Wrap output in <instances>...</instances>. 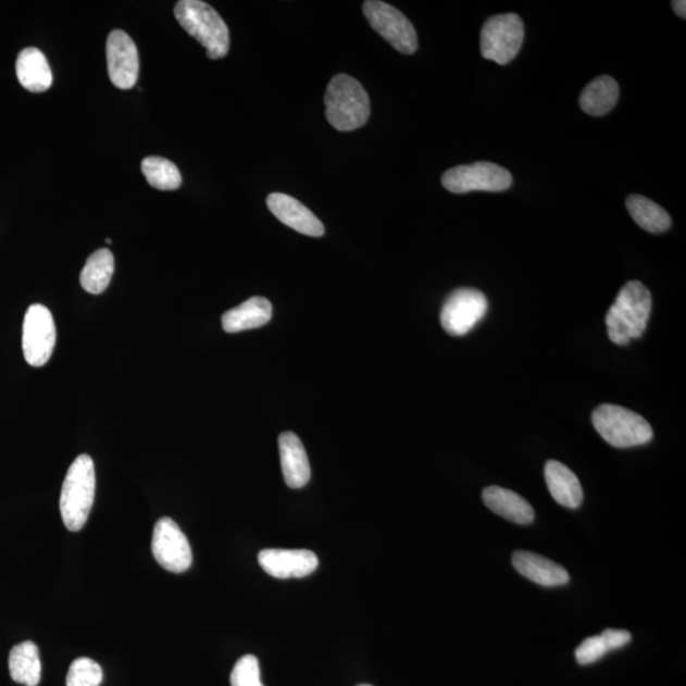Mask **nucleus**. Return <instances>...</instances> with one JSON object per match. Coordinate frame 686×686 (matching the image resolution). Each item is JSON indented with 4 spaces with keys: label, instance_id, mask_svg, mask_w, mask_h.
<instances>
[{
    "label": "nucleus",
    "instance_id": "ddd939ff",
    "mask_svg": "<svg viewBox=\"0 0 686 686\" xmlns=\"http://www.w3.org/2000/svg\"><path fill=\"white\" fill-rule=\"evenodd\" d=\"M263 571L276 578H301L319 567V557L305 549H265L259 554Z\"/></svg>",
    "mask_w": 686,
    "mask_h": 686
},
{
    "label": "nucleus",
    "instance_id": "7c9ffc66",
    "mask_svg": "<svg viewBox=\"0 0 686 686\" xmlns=\"http://www.w3.org/2000/svg\"><path fill=\"white\" fill-rule=\"evenodd\" d=\"M359 686H372V685H366V684H365V685H359Z\"/></svg>",
    "mask_w": 686,
    "mask_h": 686
},
{
    "label": "nucleus",
    "instance_id": "412c9836",
    "mask_svg": "<svg viewBox=\"0 0 686 686\" xmlns=\"http://www.w3.org/2000/svg\"><path fill=\"white\" fill-rule=\"evenodd\" d=\"M620 86L609 75H601L585 87L579 96V108L590 116H604L615 108Z\"/></svg>",
    "mask_w": 686,
    "mask_h": 686
},
{
    "label": "nucleus",
    "instance_id": "7ed1b4c3",
    "mask_svg": "<svg viewBox=\"0 0 686 686\" xmlns=\"http://www.w3.org/2000/svg\"><path fill=\"white\" fill-rule=\"evenodd\" d=\"M95 495V463L89 456H79L67 470L60 495V512L67 531L79 532L86 525Z\"/></svg>",
    "mask_w": 686,
    "mask_h": 686
},
{
    "label": "nucleus",
    "instance_id": "6ab92c4d",
    "mask_svg": "<svg viewBox=\"0 0 686 686\" xmlns=\"http://www.w3.org/2000/svg\"><path fill=\"white\" fill-rule=\"evenodd\" d=\"M546 481L550 495L564 508L577 509L583 503L584 492L576 474L569 466L549 461L546 464Z\"/></svg>",
    "mask_w": 686,
    "mask_h": 686
},
{
    "label": "nucleus",
    "instance_id": "f3484780",
    "mask_svg": "<svg viewBox=\"0 0 686 686\" xmlns=\"http://www.w3.org/2000/svg\"><path fill=\"white\" fill-rule=\"evenodd\" d=\"M486 507L509 522L529 525L535 517L531 503L510 489L491 486L482 494Z\"/></svg>",
    "mask_w": 686,
    "mask_h": 686
},
{
    "label": "nucleus",
    "instance_id": "b1692460",
    "mask_svg": "<svg viewBox=\"0 0 686 686\" xmlns=\"http://www.w3.org/2000/svg\"><path fill=\"white\" fill-rule=\"evenodd\" d=\"M625 203L633 221L646 232L659 235L670 228L671 217L666 211L645 196L632 195Z\"/></svg>",
    "mask_w": 686,
    "mask_h": 686
},
{
    "label": "nucleus",
    "instance_id": "1a4fd4ad",
    "mask_svg": "<svg viewBox=\"0 0 686 686\" xmlns=\"http://www.w3.org/2000/svg\"><path fill=\"white\" fill-rule=\"evenodd\" d=\"M57 344L54 316L42 304L27 309L22 332V350L27 363L41 367L49 363Z\"/></svg>",
    "mask_w": 686,
    "mask_h": 686
},
{
    "label": "nucleus",
    "instance_id": "39448f33",
    "mask_svg": "<svg viewBox=\"0 0 686 686\" xmlns=\"http://www.w3.org/2000/svg\"><path fill=\"white\" fill-rule=\"evenodd\" d=\"M595 429L614 448H633L650 442L653 429L640 414L615 404H601L593 412Z\"/></svg>",
    "mask_w": 686,
    "mask_h": 686
},
{
    "label": "nucleus",
    "instance_id": "dca6fc26",
    "mask_svg": "<svg viewBox=\"0 0 686 686\" xmlns=\"http://www.w3.org/2000/svg\"><path fill=\"white\" fill-rule=\"evenodd\" d=\"M512 564L519 574L529 578L531 582L546 587L563 586L569 584L570 575L562 565L548 560L537 553L517 550L512 556Z\"/></svg>",
    "mask_w": 686,
    "mask_h": 686
},
{
    "label": "nucleus",
    "instance_id": "c85d7f7f",
    "mask_svg": "<svg viewBox=\"0 0 686 686\" xmlns=\"http://www.w3.org/2000/svg\"><path fill=\"white\" fill-rule=\"evenodd\" d=\"M600 636L604 639L609 651L627 646L632 639L631 633L623 629H607Z\"/></svg>",
    "mask_w": 686,
    "mask_h": 686
},
{
    "label": "nucleus",
    "instance_id": "5701e85b",
    "mask_svg": "<svg viewBox=\"0 0 686 686\" xmlns=\"http://www.w3.org/2000/svg\"><path fill=\"white\" fill-rule=\"evenodd\" d=\"M115 271V259L110 250H98L89 255L80 273L82 288L98 296L109 288Z\"/></svg>",
    "mask_w": 686,
    "mask_h": 686
},
{
    "label": "nucleus",
    "instance_id": "2eb2a0df",
    "mask_svg": "<svg viewBox=\"0 0 686 686\" xmlns=\"http://www.w3.org/2000/svg\"><path fill=\"white\" fill-rule=\"evenodd\" d=\"M278 450L286 485L290 488L307 486L311 479V464L303 442L296 434L284 433L278 436Z\"/></svg>",
    "mask_w": 686,
    "mask_h": 686
},
{
    "label": "nucleus",
    "instance_id": "f8f14e48",
    "mask_svg": "<svg viewBox=\"0 0 686 686\" xmlns=\"http://www.w3.org/2000/svg\"><path fill=\"white\" fill-rule=\"evenodd\" d=\"M108 70L113 86L132 89L139 77V52L132 37L122 29H115L105 42Z\"/></svg>",
    "mask_w": 686,
    "mask_h": 686
},
{
    "label": "nucleus",
    "instance_id": "4468645a",
    "mask_svg": "<svg viewBox=\"0 0 686 686\" xmlns=\"http://www.w3.org/2000/svg\"><path fill=\"white\" fill-rule=\"evenodd\" d=\"M266 202L271 213L289 228L309 237L319 238L324 235V225L320 219L291 196L282 192L271 194Z\"/></svg>",
    "mask_w": 686,
    "mask_h": 686
},
{
    "label": "nucleus",
    "instance_id": "9b49d317",
    "mask_svg": "<svg viewBox=\"0 0 686 686\" xmlns=\"http://www.w3.org/2000/svg\"><path fill=\"white\" fill-rule=\"evenodd\" d=\"M152 552L155 561L173 574L191 567L192 550L180 527L171 517H162L154 526Z\"/></svg>",
    "mask_w": 686,
    "mask_h": 686
},
{
    "label": "nucleus",
    "instance_id": "423d86ee",
    "mask_svg": "<svg viewBox=\"0 0 686 686\" xmlns=\"http://www.w3.org/2000/svg\"><path fill=\"white\" fill-rule=\"evenodd\" d=\"M524 42L523 20L515 13L489 17L481 32V54L487 60L507 65Z\"/></svg>",
    "mask_w": 686,
    "mask_h": 686
},
{
    "label": "nucleus",
    "instance_id": "20e7f679",
    "mask_svg": "<svg viewBox=\"0 0 686 686\" xmlns=\"http://www.w3.org/2000/svg\"><path fill=\"white\" fill-rule=\"evenodd\" d=\"M175 17L180 27L207 49L210 59H222L228 54L229 29L213 7L200 0H183L175 7Z\"/></svg>",
    "mask_w": 686,
    "mask_h": 686
},
{
    "label": "nucleus",
    "instance_id": "9d476101",
    "mask_svg": "<svg viewBox=\"0 0 686 686\" xmlns=\"http://www.w3.org/2000/svg\"><path fill=\"white\" fill-rule=\"evenodd\" d=\"M488 301L478 289L452 291L441 309V326L451 336H464L477 326L487 313Z\"/></svg>",
    "mask_w": 686,
    "mask_h": 686
},
{
    "label": "nucleus",
    "instance_id": "aec40b11",
    "mask_svg": "<svg viewBox=\"0 0 686 686\" xmlns=\"http://www.w3.org/2000/svg\"><path fill=\"white\" fill-rule=\"evenodd\" d=\"M16 72L21 86L29 92L41 93L52 85L48 59L39 49L22 50L17 58Z\"/></svg>",
    "mask_w": 686,
    "mask_h": 686
},
{
    "label": "nucleus",
    "instance_id": "f257e3e1",
    "mask_svg": "<svg viewBox=\"0 0 686 686\" xmlns=\"http://www.w3.org/2000/svg\"><path fill=\"white\" fill-rule=\"evenodd\" d=\"M651 311V291L637 280L625 284L607 314L610 341L625 346L632 339L643 337Z\"/></svg>",
    "mask_w": 686,
    "mask_h": 686
},
{
    "label": "nucleus",
    "instance_id": "f03ea898",
    "mask_svg": "<svg viewBox=\"0 0 686 686\" xmlns=\"http://www.w3.org/2000/svg\"><path fill=\"white\" fill-rule=\"evenodd\" d=\"M328 123L338 132H352L371 117V100L356 78L337 74L330 79L324 96Z\"/></svg>",
    "mask_w": 686,
    "mask_h": 686
},
{
    "label": "nucleus",
    "instance_id": "393cba45",
    "mask_svg": "<svg viewBox=\"0 0 686 686\" xmlns=\"http://www.w3.org/2000/svg\"><path fill=\"white\" fill-rule=\"evenodd\" d=\"M147 183L162 191H173L183 185V176L175 163L162 157H147L141 162Z\"/></svg>",
    "mask_w": 686,
    "mask_h": 686
},
{
    "label": "nucleus",
    "instance_id": "a211bd4d",
    "mask_svg": "<svg viewBox=\"0 0 686 686\" xmlns=\"http://www.w3.org/2000/svg\"><path fill=\"white\" fill-rule=\"evenodd\" d=\"M273 319V305L269 299L253 297L223 315V328L228 334L265 326Z\"/></svg>",
    "mask_w": 686,
    "mask_h": 686
},
{
    "label": "nucleus",
    "instance_id": "bb28decb",
    "mask_svg": "<svg viewBox=\"0 0 686 686\" xmlns=\"http://www.w3.org/2000/svg\"><path fill=\"white\" fill-rule=\"evenodd\" d=\"M232 686H263L259 659L253 654H246L239 659L230 675Z\"/></svg>",
    "mask_w": 686,
    "mask_h": 686
},
{
    "label": "nucleus",
    "instance_id": "4be33fe9",
    "mask_svg": "<svg viewBox=\"0 0 686 686\" xmlns=\"http://www.w3.org/2000/svg\"><path fill=\"white\" fill-rule=\"evenodd\" d=\"M10 673L14 682L26 686H37L41 681V661L39 648L26 640L14 646L10 653Z\"/></svg>",
    "mask_w": 686,
    "mask_h": 686
},
{
    "label": "nucleus",
    "instance_id": "cd10ccee",
    "mask_svg": "<svg viewBox=\"0 0 686 686\" xmlns=\"http://www.w3.org/2000/svg\"><path fill=\"white\" fill-rule=\"evenodd\" d=\"M609 652L604 639L601 636L586 638L582 645L577 647L575 652L576 660L579 665H590L597 662Z\"/></svg>",
    "mask_w": 686,
    "mask_h": 686
},
{
    "label": "nucleus",
    "instance_id": "0eeeda50",
    "mask_svg": "<svg viewBox=\"0 0 686 686\" xmlns=\"http://www.w3.org/2000/svg\"><path fill=\"white\" fill-rule=\"evenodd\" d=\"M441 184L452 194L501 192L511 187L512 176L508 170L499 164L477 162L458 165V167L445 172Z\"/></svg>",
    "mask_w": 686,
    "mask_h": 686
},
{
    "label": "nucleus",
    "instance_id": "6e6552de",
    "mask_svg": "<svg viewBox=\"0 0 686 686\" xmlns=\"http://www.w3.org/2000/svg\"><path fill=\"white\" fill-rule=\"evenodd\" d=\"M363 11L374 32L396 50L406 55L417 51L416 29L401 11L378 0H367L363 5Z\"/></svg>",
    "mask_w": 686,
    "mask_h": 686
},
{
    "label": "nucleus",
    "instance_id": "a878e982",
    "mask_svg": "<svg viewBox=\"0 0 686 686\" xmlns=\"http://www.w3.org/2000/svg\"><path fill=\"white\" fill-rule=\"evenodd\" d=\"M102 681V668L87 658L73 661L66 675V686H100Z\"/></svg>",
    "mask_w": 686,
    "mask_h": 686
},
{
    "label": "nucleus",
    "instance_id": "c756f323",
    "mask_svg": "<svg viewBox=\"0 0 686 686\" xmlns=\"http://www.w3.org/2000/svg\"><path fill=\"white\" fill-rule=\"evenodd\" d=\"M671 5H673V10L676 13L677 17H681L682 20L686 18V2H685V0H674V2L671 3Z\"/></svg>",
    "mask_w": 686,
    "mask_h": 686
}]
</instances>
